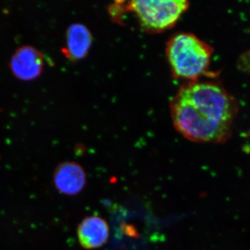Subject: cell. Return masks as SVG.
I'll use <instances>...</instances> for the list:
<instances>
[{
    "mask_svg": "<svg viewBox=\"0 0 250 250\" xmlns=\"http://www.w3.org/2000/svg\"><path fill=\"white\" fill-rule=\"evenodd\" d=\"M170 107L172 123L179 134L201 143L228 141L238 111L232 95L213 81L184 83L172 97Z\"/></svg>",
    "mask_w": 250,
    "mask_h": 250,
    "instance_id": "obj_1",
    "label": "cell"
},
{
    "mask_svg": "<svg viewBox=\"0 0 250 250\" xmlns=\"http://www.w3.org/2000/svg\"><path fill=\"white\" fill-rule=\"evenodd\" d=\"M213 52L211 46L192 33H177L166 43V58L172 76L187 82L200 80L208 73Z\"/></svg>",
    "mask_w": 250,
    "mask_h": 250,
    "instance_id": "obj_2",
    "label": "cell"
},
{
    "mask_svg": "<svg viewBox=\"0 0 250 250\" xmlns=\"http://www.w3.org/2000/svg\"><path fill=\"white\" fill-rule=\"evenodd\" d=\"M122 15L131 12L140 26L149 33H160L171 29L188 9L186 0H138L119 1Z\"/></svg>",
    "mask_w": 250,
    "mask_h": 250,
    "instance_id": "obj_3",
    "label": "cell"
},
{
    "mask_svg": "<svg viewBox=\"0 0 250 250\" xmlns=\"http://www.w3.org/2000/svg\"><path fill=\"white\" fill-rule=\"evenodd\" d=\"M45 60L42 52L31 45L16 49L10 61V68L16 78L31 81L40 77L43 71Z\"/></svg>",
    "mask_w": 250,
    "mask_h": 250,
    "instance_id": "obj_4",
    "label": "cell"
},
{
    "mask_svg": "<svg viewBox=\"0 0 250 250\" xmlns=\"http://www.w3.org/2000/svg\"><path fill=\"white\" fill-rule=\"evenodd\" d=\"M86 174L83 167L73 161L59 164L54 171L53 180L61 193L75 195L80 193L86 184Z\"/></svg>",
    "mask_w": 250,
    "mask_h": 250,
    "instance_id": "obj_5",
    "label": "cell"
},
{
    "mask_svg": "<svg viewBox=\"0 0 250 250\" xmlns=\"http://www.w3.org/2000/svg\"><path fill=\"white\" fill-rule=\"evenodd\" d=\"M77 236L81 246L84 249H98L107 242L109 227L106 220L100 217L88 216L79 225Z\"/></svg>",
    "mask_w": 250,
    "mask_h": 250,
    "instance_id": "obj_6",
    "label": "cell"
},
{
    "mask_svg": "<svg viewBox=\"0 0 250 250\" xmlns=\"http://www.w3.org/2000/svg\"><path fill=\"white\" fill-rule=\"evenodd\" d=\"M93 43V36L88 28L82 23H73L66 32V45L62 52L71 62L84 59Z\"/></svg>",
    "mask_w": 250,
    "mask_h": 250,
    "instance_id": "obj_7",
    "label": "cell"
}]
</instances>
